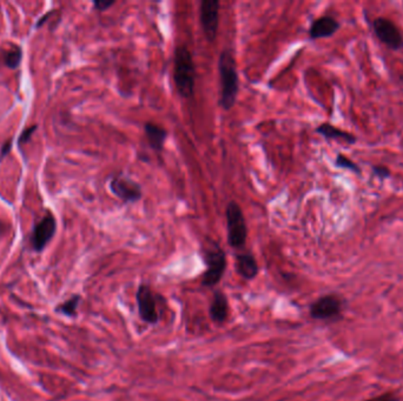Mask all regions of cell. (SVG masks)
I'll list each match as a JSON object with an SVG mask.
<instances>
[{"label": "cell", "instance_id": "obj_1", "mask_svg": "<svg viewBox=\"0 0 403 401\" xmlns=\"http://www.w3.org/2000/svg\"><path fill=\"white\" fill-rule=\"evenodd\" d=\"M218 72L221 81L220 106L225 111H230L235 106L239 90V79L235 58L229 50L222 51L218 58Z\"/></svg>", "mask_w": 403, "mask_h": 401}, {"label": "cell", "instance_id": "obj_2", "mask_svg": "<svg viewBox=\"0 0 403 401\" xmlns=\"http://www.w3.org/2000/svg\"><path fill=\"white\" fill-rule=\"evenodd\" d=\"M174 81L178 95L184 99L193 98L196 85V66L193 54L184 45L176 47L174 54Z\"/></svg>", "mask_w": 403, "mask_h": 401}, {"label": "cell", "instance_id": "obj_3", "mask_svg": "<svg viewBox=\"0 0 403 401\" xmlns=\"http://www.w3.org/2000/svg\"><path fill=\"white\" fill-rule=\"evenodd\" d=\"M202 253H203L204 262L207 265V269L202 276V285L211 289L216 286L225 276L227 269V255L225 250L214 240H209L208 244L204 245Z\"/></svg>", "mask_w": 403, "mask_h": 401}, {"label": "cell", "instance_id": "obj_4", "mask_svg": "<svg viewBox=\"0 0 403 401\" xmlns=\"http://www.w3.org/2000/svg\"><path fill=\"white\" fill-rule=\"evenodd\" d=\"M228 244L235 250L244 248L248 238V227L241 206L236 202H230L225 209Z\"/></svg>", "mask_w": 403, "mask_h": 401}, {"label": "cell", "instance_id": "obj_5", "mask_svg": "<svg viewBox=\"0 0 403 401\" xmlns=\"http://www.w3.org/2000/svg\"><path fill=\"white\" fill-rule=\"evenodd\" d=\"M109 189L113 196L123 204H135L143 197V190L134 179L124 175H113L110 179Z\"/></svg>", "mask_w": 403, "mask_h": 401}, {"label": "cell", "instance_id": "obj_6", "mask_svg": "<svg viewBox=\"0 0 403 401\" xmlns=\"http://www.w3.org/2000/svg\"><path fill=\"white\" fill-rule=\"evenodd\" d=\"M373 31L376 38L390 50L397 51L403 47V35L397 25L388 18L379 17L373 21Z\"/></svg>", "mask_w": 403, "mask_h": 401}, {"label": "cell", "instance_id": "obj_7", "mask_svg": "<svg viewBox=\"0 0 403 401\" xmlns=\"http://www.w3.org/2000/svg\"><path fill=\"white\" fill-rule=\"evenodd\" d=\"M200 21L208 42H215L217 38L218 26H220V1L218 0H203L200 3Z\"/></svg>", "mask_w": 403, "mask_h": 401}, {"label": "cell", "instance_id": "obj_8", "mask_svg": "<svg viewBox=\"0 0 403 401\" xmlns=\"http://www.w3.org/2000/svg\"><path fill=\"white\" fill-rule=\"evenodd\" d=\"M136 301L140 319L147 324H158L159 313H158L157 303H156L154 292L147 284H140L138 286Z\"/></svg>", "mask_w": 403, "mask_h": 401}, {"label": "cell", "instance_id": "obj_9", "mask_svg": "<svg viewBox=\"0 0 403 401\" xmlns=\"http://www.w3.org/2000/svg\"><path fill=\"white\" fill-rule=\"evenodd\" d=\"M56 219L51 213H49L33 228L31 237L33 250L37 252H42L56 233Z\"/></svg>", "mask_w": 403, "mask_h": 401}, {"label": "cell", "instance_id": "obj_10", "mask_svg": "<svg viewBox=\"0 0 403 401\" xmlns=\"http://www.w3.org/2000/svg\"><path fill=\"white\" fill-rule=\"evenodd\" d=\"M342 310V303L336 296H324L314 301L310 306V315L314 319L327 320L337 317Z\"/></svg>", "mask_w": 403, "mask_h": 401}, {"label": "cell", "instance_id": "obj_11", "mask_svg": "<svg viewBox=\"0 0 403 401\" xmlns=\"http://www.w3.org/2000/svg\"><path fill=\"white\" fill-rule=\"evenodd\" d=\"M340 23L334 17L323 16L312 21L309 28V37L312 40L317 39L329 38L333 37L340 30Z\"/></svg>", "mask_w": 403, "mask_h": 401}, {"label": "cell", "instance_id": "obj_12", "mask_svg": "<svg viewBox=\"0 0 403 401\" xmlns=\"http://www.w3.org/2000/svg\"><path fill=\"white\" fill-rule=\"evenodd\" d=\"M236 271L243 279L253 280L259 274V264L251 253H239L235 257Z\"/></svg>", "mask_w": 403, "mask_h": 401}, {"label": "cell", "instance_id": "obj_13", "mask_svg": "<svg viewBox=\"0 0 403 401\" xmlns=\"http://www.w3.org/2000/svg\"><path fill=\"white\" fill-rule=\"evenodd\" d=\"M315 132L319 136H322L327 140H337L341 143H346L348 145H355L358 141V138L351 134V133L344 131V129H337L335 126L328 122H323L321 125L317 126Z\"/></svg>", "mask_w": 403, "mask_h": 401}, {"label": "cell", "instance_id": "obj_14", "mask_svg": "<svg viewBox=\"0 0 403 401\" xmlns=\"http://www.w3.org/2000/svg\"><path fill=\"white\" fill-rule=\"evenodd\" d=\"M211 320L215 324H223L229 315L228 298L222 291H216L209 307Z\"/></svg>", "mask_w": 403, "mask_h": 401}, {"label": "cell", "instance_id": "obj_15", "mask_svg": "<svg viewBox=\"0 0 403 401\" xmlns=\"http://www.w3.org/2000/svg\"><path fill=\"white\" fill-rule=\"evenodd\" d=\"M144 132L147 136V143L152 150L156 152H161L164 147L165 140L168 138L166 129L154 122H145L144 124Z\"/></svg>", "mask_w": 403, "mask_h": 401}, {"label": "cell", "instance_id": "obj_16", "mask_svg": "<svg viewBox=\"0 0 403 401\" xmlns=\"http://www.w3.org/2000/svg\"><path fill=\"white\" fill-rule=\"evenodd\" d=\"M23 59V50L21 46L12 45L8 50H5L3 53V63L5 66L11 70H16L21 65Z\"/></svg>", "mask_w": 403, "mask_h": 401}, {"label": "cell", "instance_id": "obj_17", "mask_svg": "<svg viewBox=\"0 0 403 401\" xmlns=\"http://www.w3.org/2000/svg\"><path fill=\"white\" fill-rule=\"evenodd\" d=\"M335 166L342 168V170H348V171L353 172L355 175H361V168L351 159L344 156V154H337L336 159H335Z\"/></svg>", "mask_w": 403, "mask_h": 401}, {"label": "cell", "instance_id": "obj_18", "mask_svg": "<svg viewBox=\"0 0 403 401\" xmlns=\"http://www.w3.org/2000/svg\"><path fill=\"white\" fill-rule=\"evenodd\" d=\"M79 303H81V297H79V296H74V297L70 298L69 301L59 305L57 310L62 312V313L65 314V315H69V317H74V315L77 314V308Z\"/></svg>", "mask_w": 403, "mask_h": 401}, {"label": "cell", "instance_id": "obj_19", "mask_svg": "<svg viewBox=\"0 0 403 401\" xmlns=\"http://www.w3.org/2000/svg\"><path fill=\"white\" fill-rule=\"evenodd\" d=\"M373 173L380 179V180H385V179L390 178L392 175V172H390V168H386V166H381V165H376V166H373Z\"/></svg>", "mask_w": 403, "mask_h": 401}, {"label": "cell", "instance_id": "obj_20", "mask_svg": "<svg viewBox=\"0 0 403 401\" xmlns=\"http://www.w3.org/2000/svg\"><path fill=\"white\" fill-rule=\"evenodd\" d=\"M38 129V126L32 125L28 129H25L23 132H21V136H19V145H24V144H28L30 140H31V136H33V133L35 132V129Z\"/></svg>", "mask_w": 403, "mask_h": 401}, {"label": "cell", "instance_id": "obj_21", "mask_svg": "<svg viewBox=\"0 0 403 401\" xmlns=\"http://www.w3.org/2000/svg\"><path fill=\"white\" fill-rule=\"evenodd\" d=\"M115 4H116V0H96L93 7L99 12H104V11L109 10L110 7H113Z\"/></svg>", "mask_w": 403, "mask_h": 401}, {"label": "cell", "instance_id": "obj_22", "mask_svg": "<svg viewBox=\"0 0 403 401\" xmlns=\"http://www.w3.org/2000/svg\"><path fill=\"white\" fill-rule=\"evenodd\" d=\"M12 139H8L3 144V146L0 149V161H3L7 154L10 153L12 150Z\"/></svg>", "mask_w": 403, "mask_h": 401}, {"label": "cell", "instance_id": "obj_23", "mask_svg": "<svg viewBox=\"0 0 403 401\" xmlns=\"http://www.w3.org/2000/svg\"><path fill=\"white\" fill-rule=\"evenodd\" d=\"M367 401H397V398L392 393H387V395H380V397Z\"/></svg>", "mask_w": 403, "mask_h": 401}]
</instances>
